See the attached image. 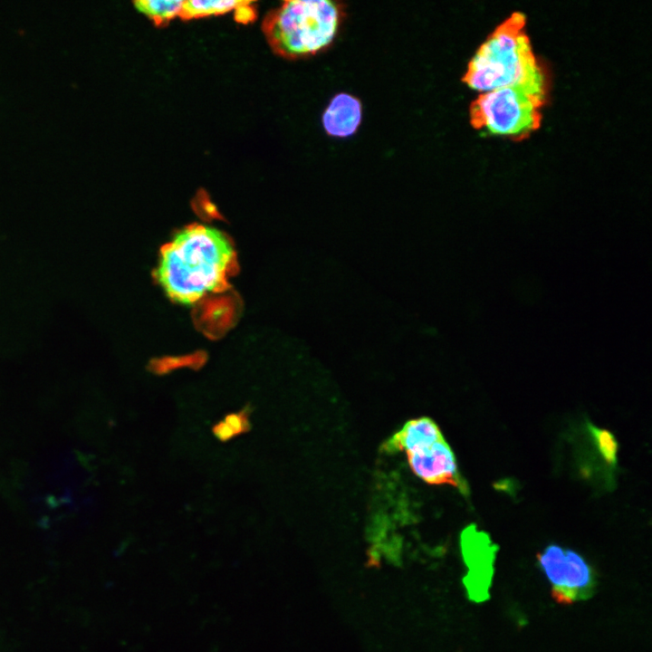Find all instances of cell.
<instances>
[{
	"label": "cell",
	"instance_id": "1",
	"mask_svg": "<svg viewBox=\"0 0 652 652\" xmlns=\"http://www.w3.org/2000/svg\"><path fill=\"white\" fill-rule=\"evenodd\" d=\"M235 268L236 254L226 235L193 224L162 246L155 278L170 300L191 305L224 291Z\"/></svg>",
	"mask_w": 652,
	"mask_h": 652
},
{
	"label": "cell",
	"instance_id": "2",
	"mask_svg": "<svg viewBox=\"0 0 652 652\" xmlns=\"http://www.w3.org/2000/svg\"><path fill=\"white\" fill-rule=\"evenodd\" d=\"M526 16L514 12L479 46L462 81L482 92L517 86L547 95V79L525 31Z\"/></svg>",
	"mask_w": 652,
	"mask_h": 652
},
{
	"label": "cell",
	"instance_id": "3",
	"mask_svg": "<svg viewBox=\"0 0 652 652\" xmlns=\"http://www.w3.org/2000/svg\"><path fill=\"white\" fill-rule=\"evenodd\" d=\"M345 7L331 0H290L273 11L264 31L273 51L289 59L315 56L335 41Z\"/></svg>",
	"mask_w": 652,
	"mask_h": 652
},
{
	"label": "cell",
	"instance_id": "4",
	"mask_svg": "<svg viewBox=\"0 0 652 652\" xmlns=\"http://www.w3.org/2000/svg\"><path fill=\"white\" fill-rule=\"evenodd\" d=\"M546 96L517 86L482 92L470 105V123L475 129L521 140L540 128Z\"/></svg>",
	"mask_w": 652,
	"mask_h": 652
},
{
	"label": "cell",
	"instance_id": "5",
	"mask_svg": "<svg viewBox=\"0 0 652 652\" xmlns=\"http://www.w3.org/2000/svg\"><path fill=\"white\" fill-rule=\"evenodd\" d=\"M537 562L556 602L569 605L587 599L594 593L596 572L577 551L549 544L537 554Z\"/></svg>",
	"mask_w": 652,
	"mask_h": 652
},
{
	"label": "cell",
	"instance_id": "6",
	"mask_svg": "<svg viewBox=\"0 0 652 652\" xmlns=\"http://www.w3.org/2000/svg\"><path fill=\"white\" fill-rule=\"evenodd\" d=\"M461 551L469 570L464 585L470 599L481 601L488 595L495 550L489 537L470 525L461 534Z\"/></svg>",
	"mask_w": 652,
	"mask_h": 652
},
{
	"label": "cell",
	"instance_id": "7",
	"mask_svg": "<svg viewBox=\"0 0 652 652\" xmlns=\"http://www.w3.org/2000/svg\"><path fill=\"white\" fill-rule=\"evenodd\" d=\"M411 471L429 484H449L467 494L468 486L457 468L451 447L442 438L423 450L406 454Z\"/></svg>",
	"mask_w": 652,
	"mask_h": 652
},
{
	"label": "cell",
	"instance_id": "8",
	"mask_svg": "<svg viewBox=\"0 0 652 652\" xmlns=\"http://www.w3.org/2000/svg\"><path fill=\"white\" fill-rule=\"evenodd\" d=\"M362 120V104L355 96L336 94L323 111L321 122L325 132L334 138H348L359 129Z\"/></svg>",
	"mask_w": 652,
	"mask_h": 652
},
{
	"label": "cell",
	"instance_id": "9",
	"mask_svg": "<svg viewBox=\"0 0 652 652\" xmlns=\"http://www.w3.org/2000/svg\"><path fill=\"white\" fill-rule=\"evenodd\" d=\"M442 438L444 436L436 422L424 417L408 421L383 445V449L388 453H415Z\"/></svg>",
	"mask_w": 652,
	"mask_h": 652
},
{
	"label": "cell",
	"instance_id": "10",
	"mask_svg": "<svg viewBox=\"0 0 652 652\" xmlns=\"http://www.w3.org/2000/svg\"><path fill=\"white\" fill-rule=\"evenodd\" d=\"M243 1L193 0L184 1L180 16L185 19L220 14L235 9Z\"/></svg>",
	"mask_w": 652,
	"mask_h": 652
},
{
	"label": "cell",
	"instance_id": "11",
	"mask_svg": "<svg viewBox=\"0 0 652 652\" xmlns=\"http://www.w3.org/2000/svg\"><path fill=\"white\" fill-rule=\"evenodd\" d=\"M184 1L144 0L134 3L135 7L154 22L161 24L180 15Z\"/></svg>",
	"mask_w": 652,
	"mask_h": 652
},
{
	"label": "cell",
	"instance_id": "12",
	"mask_svg": "<svg viewBox=\"0 0 652 652\" xmlns=\"http://www.w3.org/2000/svg\"><path fill=\"white\" fill-rule=\"evenodd\" d=\"M589 431L603 459L610 465L617 463L618 443L608 430L589 424Z\"/></svg>",
	"mask_w": 652,
	"mask_h": 652
},
{
	"label": "cell",
	"instance_id": "13",
	"mask_svg": "<svg viewBox=\"0 0 652 652\" xmlns=\"http://www.w3.org/2000/svg\"><path fill=\"white\" fill-rule=\"evenodd\" d=\"M250 408L244 407L239 411L225 416L223 421L228 426L235 436L248 432L251 428Z\"/></svg>",
	"mask_w": 652,
	"mask_h": 652
},
{
	"label": "cell",
	"instance_id": "14",
	"mask_svg": "<svg viewBox=\"0 0 652 652\" xmlns=\"http://www.w3.org/2000/svg\"><path fill=\"white\" fill-rule=\"evenodd\" d=\"M252 3L243 1L235 9V18L238 22H249L253 19L254 13L252 6Z\"/></svg>",
	"mask_w": 652,
	"mask_h": 652
}]
</instances>
